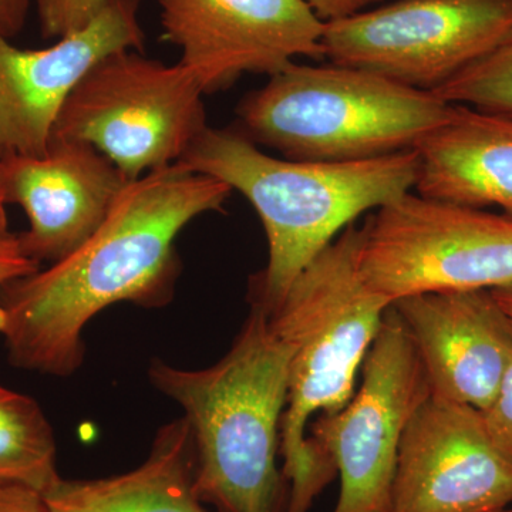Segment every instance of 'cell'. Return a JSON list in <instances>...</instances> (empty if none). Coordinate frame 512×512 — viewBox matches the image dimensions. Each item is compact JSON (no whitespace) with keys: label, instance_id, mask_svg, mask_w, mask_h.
Listing matches in <instances>:
<instances>
[{"label":"cell","instance_id":"18","mask_svg":"<svg viewBox=\"0 0 512 512\" xmlns=\"http://www.w3.org/2000/svg\"><path fill=\"white\" fill-rule=\"evenodd\" d=\"M431 93L512 119V39Z\"/></svg>","mask_w":512,"mask_h":512},{"label":"cell","instance_id":"4","mask_svg":"<svg viewBox=\"0 0 512 512\" xmlns=\"http://www.w3.org/2000/svg\"><path fill=\"white\" fill-rule=\"evenodd\" d=\"M355 225L323 249L295 279L269 319L291 346L288 399L281 421L288 511L308 512L336 468L308 437L312 421L339 412L355 394L360 366L390 303L370 291L357 264Z\"/></svg>","mask_w":512,"mask_h":512},{"label":"cell","instance_id":"9","mask_svg":"<svg viewBox=\"0 0 512 512\" xmlns=\"http://www.w3.org/2000/svg\"><path fill=\"white\" fill-rule=\"evenodd\" d=\"M362 366L359 390L339 412L312 421L309 439L340 476L333 512H392L404 430L430 394L413 340L392 306Z\"/></svg>","mask_w":512,"mask_h":512},{"label":"cell","instance_id":"20","mask_svg":"<svg viewBox=\"0 0 512 512\" xmlns=\"http://www.w3.org/2000/svg\"><path fill=\"white\" fill-rule=\"evenodd\" d=\"M480 412L494 446L512 461V363L493 402Z\"/></svg>","mask_w":512,"mask_h":512},{"label":"cell","instance_id":"17","mask_svg":"<svg viewBox=\"0 0 512 512\" xmlns=\"http://www.w3.org/2000/svg\"><path fill=\"white\" fill-rule=\"evenodd\" d=\"M55 433L32 397L0 386V484H18L45 495L62 477Z\"/></svg>","mask_w":512,"mask_h":512},{"label":"cell","instance_id":"10","mask_svg":"<svg viewBox=\"0 0 512 512\" xmlns=\"http://www.w3.org/2000/svg\"><path fill=\"white\" fill-rule=\"evenodd\" d=\"M164 39L204 93L227 89L245 73L269 77L296 57H325V22L306 0H158Z\"/></svg>","mask_w":512,"mask_h":512},{"label":"cell","instance_id":"7","mask_svg":"<svg viewBox=\"0 0 512 512\" xmlns=\"http://www.w3.org/2000/svg\"><path fill=\"white\" fill-rule=\"evenodd\" d=\"M360 238V276L393 305L423 293L512 286V218L412 192L377 208Z\"/></svg>","mask_w":512,"mask_h":512},{"label":"cell","instance_id":"11","mask_svg":"<svg viewBox=\"0 0 512 512\" xmlns=\"http://www.w3.org/2000/svg\"><path fill=\"white\" fill-rule=\"evenodd\" d=\"M512 503V461L474 407L429 394L404 430L392 512H495Z\"/></svg>","mask_w":512,"mask_h":512},{"label":"cell","instance_id":"28","mask_svg":"<svg viewBox=\"0 0 512 512\" xmlns=\"http://www.w3.org/2000/svg\"><path fill=\"white\" fill-rule=\"evenodd\" d=\"M495 512H512V510H505V508H504V510L495 511Z\"/></svg>","mask_w":512,"mask_h":512},{"label":"cell","instance_id":"23","mask_svg":"<svg viewBox=\"0 0 512 512\" xmlns=\"http://www.w3.org/2000/svg\"><path fill=\"white\" fill-rule=\"evenodd\" d=\"M322 22L348 18L365 10L375 0H306Z\"/></svg>","mask_w":512,"mask_h":512},{"label":"cell","instance_id":"15","mask_svg":"<svg viewBox=\"0 0 512 512\" xmlns=\"http://www.w3.org/2000/svg\"><path fill=\"white\" fill-rule=\"evenodd\" d=\"M421 197L512 218V119L454 104L450 119L417 141Z\"/></svg>","mask_w":512,"mask_h":512},{"label":"cell","instance_id":"22","mask_svg":"<svg viewBox=\"0 0 512 512\" xmlns=\"http://www.w3.org/2000/svg\"><path fill=\"white\" fill-rule=\"evenodd\" d=\"M40 265L20 251L18 239L0 242V285L22 276L35 274Z\"/></svg>","mask_w":512,"mask_h":512},{"label":"cell","instance_id":"6","mask_svg":"<svg viewBox=\"0 0 512 512\" xmlns=\"http://www.w3.org/2000/svg\"><path fill=\"white\" fill-rule=\"evenodd\" d=\"M204 89L194 72L137 50L94 64L60 110L50 141L96 148L136 181L183 160L208 127Z\"/></svg>","mask_w":512,"mask_h":512},{"label":"cell","instance_id":"16","mask_svg":"<svg viewBox=\"0 0 512 512\" xmlns=\"http://www.w3.org/2000/svg\"><path fill=\"white\" fill-rule=\"evenodd\" d=\"M195 447L185 417L158 430L141 466L97 480H62L45 494L49 512H205L194 493Z\"/></svg>","mask_w":512,"mask_h":512},{"label":"cell","instance_id":"12","mask_svg":"<svg viewBox=\"0 0 512 512\" xmlns=\"http://www.w3.org/2000/svg\"><path fill=\"white\" fill-rule=\"evenodd\" d=\"M140 0H109L86 28L40 50L0 37V157H43L64 103L94 64L144 46Z\"/></svg>","mask_w":512,"mask_h":512},{"label":"cell","instance_id":"13","mask_svg":"<svg viewBox=\"0 0 512 512\" xmlns=\"http://www.w3.org/2000/svg\"><path fill=\"white\" fill-rule=\"evenodd\" d=\"M2 158L6 201L29 220L16 235L20 251L39 265L82 247L133 183L96 148L74 141H50L43 157Z\"/></svg>","mask_w":512,"mask_h":512},{"label":"cell","instance_id":"8","mask_svg":"<svg viewBox=\"0 0 512 512\" xmlns=\"http://www.w3.org/2000/svg\"><path fill=\"white\" fill-rule=\"evenodd\" d=\"M512 39V0H397L325 23L330 63L434 92Z\"/></svg>","mask_w":512,"mask_h":512},{"label":"cell","instance_id":"24","mask_svg":"<svg viewBox=\"0 0 512 512\" xmlns=\"http://www.w3.org/2000/svg\"><path fill=\"white\" fill-rule=\"evenodd\" d=\"M32 0H0V37L12 39L22 32Z\"/></svg>","mask_w":512,"mask_h":512},{"label":"cell","instance_id":"14","mask_svg":"<svg viewBox=\"0 0 512 512\" xmlns=\"http://www.w3.org/2000/svg\"><path fill=\"white\" fill-rule=\"evenodd\" d=\"M431 396L484 410L512 363V326L488 289L423 293L393 303Z\"/></svg>","mask_w":512,"mask_h":512},{"label":"cell","instance_id":"2","mask_svg":"<svg viewBox=\"0 0 512 512\" xmlns=\"http://www.w3.org/2000/svg\"><path fill=\"white\" fill-rule=\"evenodd\" d=\"M291 346L251 308L231 350L207 369L154 359L158 392L184 409L195 447L194 493L218 512H286L291 484L278 468Z\"/></svg>","mask_w":512,"mask_h":512},{"label":"cell","instance_id":"26","mask_svg":"<svg viewBox=\"0 0 512 512\" xmlns=\"http://www.w3.org/2000/svg\"><path fill=\"white\" fill-rule=\"evenodd\" d=\"M491 293L498 302L500 308L503 309L508 320L512 326V286H505V288L490 289Z\"/></svg>","mask_w":512,"mask_h":512},{"label":"cell","instance_id":"1","mask_svg":"<svg viewBox=\"0 0 512 512\" xmlns=\"http://www.w3.org/2000/svg\"><path fill=\"white\" fill-rule=\"evenodd\" d=\"M231 187L181 161L127 185L82 247L45 271L0 285L10 363L69 377L82 366L83 330L114 303L161 308L181 262L175 238L205 212L221 210Z\"/></svg>","mask_w":512,"mask_h":512},{"label":"cell","instance_id":"3","mask_svg":"<svg viewBox=\"0 0 512 512\" xmlns=\"http://www.w3.org/2000/svg\"><path fill=\"white\" fill-rule=\"evenodd\" d=\"M181 163L244 195L268 238V264L251 285L252 308H279L295 279L359 215L402 197L416 185L414 148L352 163L276 158L235 128L207 127Z\"/></svg>","mask_w":512,"mask_h":512},{"label":"cell","instance_id":"5","mask_svg":"<svg viewBox=\"0 0 512 512\" xmlns=\"http://www.w3.org/2000/svg\"><path fill=\"white\" fill-rule=\"evenodd\" d=\"M453 109L365 70L292 63L241 101L235 130L288 160L352 163L412 150Z\"/></svg>","mask_w":512,"mask_h":512},{"label":"cell","instance_id":"21","mask_svg":"<svg viewBox=\"0 0 512 512\" xmlns=\"http://www.w3.org/2000/svg\"><path fill=\"white\" fill-rule=\"evenodd\" d=\"M0 512H49L45 495L25 485L0 484Z\"/></svg>","mask_w":512,"mask_h":512},{"label":"cell","instance_id":"25","mask_svg":"<svg viewBox=\"0 0 512 512\" xmlns=\"http://www.w3.org/2000/svg\"><path fill=\"white\" fill-rule=\"evenodd\" d=\"M6 205H8V201H6L5 170H3V158L0 157V242L12 241L16 237L9 231Z\"/></svg>","mask_w":512,"mask_h":512},{"label":"cell","instance_id":"19","mask_svg":"<svg viewBox=\"0 0 512 512\" xmlns=\"http://www.w3.org/2000/svg\"><path fill=\"white\" fill-rule=\"evenodd\" d=\"M109 0H36L40 32L45 39H62L93 22Z\"/></svg>","mask_w":512,"mask_h":512},{"label":"cell","instance_id":"27","mask_svg":"<svg viewBox=\"0 0 512 512\" xmlns=\"http://www.w3.org/2000/svg\"><path fill=\"white\" fill-rule=\"evenodd\" d=\"M3 328V311L0 309V330Z\"/></svg>","mask_w":512,"mask_h":512}]
</instances>
